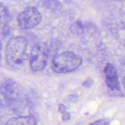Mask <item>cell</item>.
Here are the masks:
<instances>
[{"label":"cell","mask_w":125,"mask_h":125,"mask_svg":"<svg viewBox=\"0 0 125 125\" xmlns=\"http://www.w3.org/2000/svg\"><path fill=\"white\" fill-rule=\"evenodd\" d=\"M28 42L23 36H16L10 39L5 50L6 59L9 65L15 67L23 63L27 56Z\"/></svg>","instance_id":"1"},{"label":"cell","mask_w":125,"mask_h":125,"mask_svg":"<svg viewBox=\"0 0 125 125\" xmlns=\"http://www.w3.org/2000/svg\"><path fill=\"white\" fill-rule=\"evenodd\" d=\"M83 63V58L72 51H63L54 56L51 67L58 73H70L76 70Z\"/></svg>","instance_id":"2"},{"label":"cell","mask_w":125,"mask_h":125,"mask_svg":"<svg viewBox=\"0 0 125 125\" xmlns=\"http://www.w3.org/2000/svg\"><path fill=\"white\" fill-rule=\"evenodd\" d=\"M42 20L41 13L34 7H28L22 11L17 18L18 25L21 29H30L35 28Z\"/></svg>","instance_id":"3"},{"label":"cell","mask_w":125,"mask_h":125,"mask_svg":"<svg viewBox=\"0 0 125 125\" xmlns=\"http://www.w3.org/2000/svg\"><path fill=\"white\" fill-rule=\"evenodd\" d=\"M48 52L42 45H36L31 50L29 59L31 69L34 72L43 70L47 64Z\"/></svg>","instance_id":"4"},{"label":"cell","mask_w":125,"mask_h":125,"mask_svg":"<svg viewBox=\"0 0 125 125\" xmlns=\"http://www.w3.org/2000/svg\"><path fill=\"white\" fill-rule=\"evenodd\" d=\"M104 72L106 76V81L107 87L112 91H120V85L118 74L115 66L112 63H107L104 69Z\"/></svg>","instance_id":"5"},{"label":"cell","mask_w":125,"mask_h":125,"mask_svg":"<svg viewBox=\"0 0 125 125\" xmlns=\"http://www.w3.org/2000/svg\"><path fill=\"white\" fill-rule=\"evenodd\" d=\"M18 84L13 81L7 80L4 82L0 86V92L7 100H13L19 95Z\"/></svg>","instance_id":"6"},{"label":"cell","mask_w":125,"mask_h":125,"mask_svg":"<svg viewBox=\"0 0 125 125\" xmlns=\"http://www.w3.org/2000/svg\"><path fill=\"white\" fill-rule=\"evenodd\" d=\"M5 125H37V121L32 116H21L11 118Z\"/></svg>","instance_id":"7"},{"label":"cell","mask_w":125,"mask_h":125,"mask_svg":"<svg viewBox=\"0 0 125 125\" xmlns=\"http://www.w3.org/2000/svg\"><path fill=\"white\" fill-rule=\"evenodd\" d=\"M11 18L12 16L8 9L0 2V24H7L10 21Z\"/></svg>","instance_id":"8"},{"label":"cell","mask_w":125,"mask_h":125,"mask_svg":"<svg viewBox=\"0 0 125 125\" xmlns=\"http://www.w3.org/2000/svg\"><path fill=\"white\" fill-rule=\"evenodd\" d=\"M70 30L72 33L77 35L81 34L84 31V26L83 23L79 21L74 22L70 26Z\"/></svg>","instance_id":"9"},{"label":"cell","mask_w":125,"mask_h":125,"mask_svg":"<svg viewBox=\"0 0 125 125\" xmlns=\"http://www.w3.org/2000/svg\"><path fill=\"white\" fill-rule=\"evenodd\" d=\"M109 123L108 120L107 119H101L97 121L93 122L89 125H108Z\"/></svg>","instance_id":"10"},{"label":"cell","mask_w":125,"mask_h":125,"mask_svg":"<svg viewBox=\"0 0 125 125\" xmlns=\"http://www.w3.org/2000/svg\"><path fill=\"white\" fill-rule=\"evenodd\" d=\"M43 2L47 7H52L57 6V1L56 0H43Z\"/></svg>","instance_id":"11"},{"label":"cell","mask_w":125,"mask_h":125,"mask_svg":"<svg viewBox=\"0 0 125 125\" xmlns=\"http://www.w3.org/2000/svg\"><path fill=\"white\" fill-rule=\"evenodd\" d=\"M93 84H94V81H93V79L89 78L84 81V83H83V85L86 88H89L93 85Z\"/></svg>","instance_id":"12"},{"label":"cell","mask_w":125,"mask_h":125,"mask_svg":"<svg viewBox=\"0 0 125 125\" xmlns=\"http://www.w3.org/2000/svg\"><path fill=\"white\" fill-rule=\"evenodd\" d=\"M70 118H71V115L69 112H68L66 111L65 112H64L63 114H62V119L63 120V121L69 120Z\"/></svg>","instance_id":"13"},{"label":"cell","mask_w":125,"mask_h":125,"mask_svg":"<svg viewBox=\"0 0 125 125\" xmlns=\"http://www.w3.org/2000/svg\"><path fill=\"white\" fill-rule=\"evenodd\" d=\"M59 112L61 114H63L67 111V108H66L65 106L63 105V104H60L59 106Z\"/></svg>","instance_id":"14"},{"label":"cell","mask_w":125,"mask_h":125,"mask_svg":"<svg viewBox=\"0 0 125 125\" xmlns=\"http://www.w3.org/2000/svg\"><path fill=\"white\" fill-rule=\"evenodd\" d=\"M1 43L0 42V54H1Z\"/></svg>","instance_id":"15"}]
</instances>
